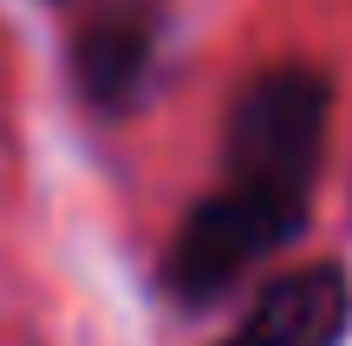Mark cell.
<instances>
[{"mask_svg":"<svg viewBox=\"0 0 352 346\" xmlns=\"http://www.w3.org/2000/svg\"><path fill=\"white\" fill-rule=\"evenodd\" d=\"M157 39H164V7L157 0H104L72 26V91L98 118L138 111L144 85L157 72Z\"/></svg>","mask_w":352,"mask_h":346,"instance_id":"cell-3","label":"cell"},{"mask_svg":"<svg viewBox=\"0 0 352 346\" xmlns=\"http://www.w3.org/2000/svg\"><path fill=\"white\" fill-rule=\"evenodd\" d=\"M307 216H314V196H287V190H267V183L222 177L176 222V235L164 248V294H176L183 307L222 301L261 261H274L280 248L300 242Z\"/></svg>","mask_w":352,"mask_h":346,"instance_id":"cell-1","label":"cell"},{"mask_svg":"<svg viewBox=\"0 0 352 346\" xmlns=\"http://www.w3.org/2000/svg\"><path fill=\"white\" fill-rule=\"evenodd\" d=\"M333 138V78L307 59H274L228 98L222 177L314 196Z\"/></svg>","mask_w":352,"mask_h":346,"instance_id":"cell-2","label":"cell"},{"mask_svg":"<svg viewBox=\"0 0 352 346\" xmlns=\"http://www.w3.org/2000/svg\"><path fill=\"white\" fill-rule=\"evenodd\" d=\"M346 334L352 274L340 261H300V268H280L215 346H346Z\"/></svg>","mask_w":352,"mask_h":346,"instance_id":"cell-4","label":"cell"}]
</instances>
